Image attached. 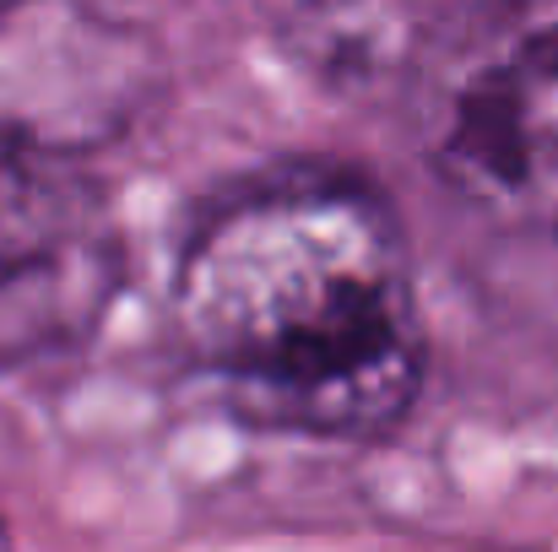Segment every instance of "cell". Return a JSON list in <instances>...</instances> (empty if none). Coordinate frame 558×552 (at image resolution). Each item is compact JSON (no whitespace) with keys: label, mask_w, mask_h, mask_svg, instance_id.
I'll use <instances>...</instances> for the list:
<instances>
[{"label":"cell","mask_w":558,"mask_h":552,"mask_svg":"<svg viewBox=\"0 0 558 552\" xmlns=\"http://www.w3.org/2000/svg\"><path fill=\"white\" fill-rule=\"evenodd\" d=\"M299 49L331 76L369 82L379 71L412 76L423 38H412L401 0H320L315 11H304Z\"/></svg>","instance_id":"cell-4"},{"label":"cell","mask_w":558,"mask_h":552,"mask_svg":"<svg viewBox=\"0 0 558 552\" xmlns=\"http://www.w3.org/2000/svg\"><path fill=\"white\" fill-rule=\"evenodd\" d=\"M0 5H11V0H0Z\"/></svg>","instance_id":"cell-5"},{"label":"cell","mask_w":558,"mask_h":552,"mask_svg":"<svg viewBox=\"0 0 558 552\" xmlns=\"http://www.w3.org/2000/svg\"><path fill=\"white\" fill-rule=\"evenodd\" d=\"M120 282V244L87 169L0 152V358L49 353L98 326Z\"/></svg>","instance_id":"cell-3"},{"label":"cell","mask_w":558,"mask_h":552,"mask_svg":"<svg viewBox=\"0 0 558 552\" xmlns=\"http://www.w3.org/2000/svg\"><path fill=\"white\" fill-rule=\"evenodd\" d=\"M428 174L510 233H558V0H472L407 76Z\"/></svg>","instance_id":"cell-2"},{"label":"cell","mask_w":558,"mask_h":552,"mask_svg":"<svg viewBox=\"0 0 558 552\" xmlns=\"http://www.w3.org/2000/svg\"><path fill=\"white\" fill-rule=\"evenodd\" d=\"M174 309L195 364L260 428L359 439L423 384L401 228L348 180L260 184L185 244Z\"/></svg>","instance_id":"cell-1"}]
</instances>
